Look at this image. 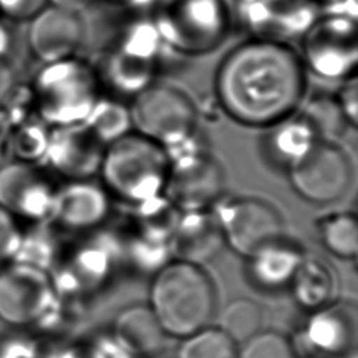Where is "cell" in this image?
I'll return each mask as SVG.
<instances>
[{"instance_id":"e0dca14e","label":"cell","mask_w":358,"mask_h":358,"mask_svg":"<svg viewBox=\"0 0 358 358\" xmlns=\"http://www.w3.org/2000/svg\"><path fill=\"white\" fill-rule=\"evenodd\" d=\"M224 239L211 210L182 211L169 242L172 259L203 266L224 246Z\"/></svg>"},{"instance_id":"d6986e66","label":"cell","mask_w":358,"mask_h":358,"mask_svg":"<svg viewBox=\"0 0 358 358\" xmlns=\"http://www.w3.org/2000/svg\"><path fill=\"white\" fill-rule=\"evenodd\" d=\"M264 130L262 152L271 166L285 173L322 138L298 110Z\"/></svg>"},{"instance_id":"5b68a950","label":"cell","mask_w":358,"mask_h":358,"mask_svg":"<svg viewBox=\"0 0 358 358\" xmlns=\"http://www.w3.org/2000/svg\"><path fill=\"white\" fill-rule=\"evenodd\" d=\"M150 14L164 46L185 57L217 50L234 25L228 0H159Z\"/></svg>"},{"instance_id":"1f68e13d","label":"cell","mask_w":358,"mask_h":358,"mask_svg":"<svg viewBox=\"0 0 358 358\" xmlns=\"http://www.w3.org/2000/svg\"><path fill=\"white\" fill-rule=\"evenodd\" d=\"M334 99L348 124L355 129L358 123V80L357 74L340 81L337 92L333 94Z\"/></svg>"},{"instance_id":"5bb4252c","label":"cell","mask_w":358,"mask_h":358,"mask_svg":"<svg viewBox=\"0 0 358 358\" xmlns=\"http://www.w3.org/2000/svg\"><path fill=\"white\" fill-rule=\"evenodd\" d=\"M105 147L85 123L50 127L42 164L66 180L98 175Z\"/></svg>"},{"instance_id":"f1b7e54d","label":"cell","mask_w":358,"mask_h":358,"mask_svg":"<svg viewBox=\"0 0 358 358\" xmlns=\"http://www.w3.org/2000/svg\"><path fill=\"white\" fill-rule=\"evenodd\" d=\"M234 341L221 329H200L182 344L178 358H235Z\"/></svg>"},{"instance_id":"277c9868","label":"cell","mask_w":358,"mask_h":358,"mask_svg":"<svg viewBox=\"0 0 358 358\" xmlns=\"http://www.w3.org/2000/svg\"><path fill=\"white\" fill-rule=\"evenodd\" d=\"M28 91L36 116L49 127L84 123L103 94L94 64L77 55L42 63Z\"/></svg>"},{"instance_id":"4dcf8cb0","label":"cell","mask_w":358,"mask_h":358,"mask_svg":"<svg viewBox=\"0 0 358 358\" xmlns=\"http://www.w3.org/2000/svg\"><path fill=\"white\" fill-rule=\"evenodd\" d=\"M21 234L22 227L20 221L0 207V267L14 259Z\"/></svg>"},{"instance_id":"ac0fdd59","label":"cell","mask_w":358,"mask_h":358,"mask_svg":"<svg viewBox=\"0 0 358 358\" xmlns=\"http://www.w3.org/2000/svg\"><path fill=\"white\" fill-rule=\"evenodd\" d=\"M306 256L303 243L287 232L267 241L248 255V273L257 284L274 288L292 281Z\"/></svg>"},{"instance_id":"9c48e42d","label":"cell","mask_w":358,"mask_h":358,"mask_svg":"<svg viewBox=\"0 0 358 358\" xmlns=\"http://www.w3.org/2000/svg\"><path fill=\"white\" fill-rule=\"evenodd\" d=\"M211 211L224 243L243 257L285 232L281 211L262 196L224 194Z\"/></svg>"},{"instance_id":"3957f363","label":"cell","mask_w":358,"mask_h":358,"mask_svg":"<svg viewBox=\"0 0 358 358\" xmlns=\"http://www.w3.org/2000/svg\"><path fill=\"white\" fill-rule=\"evenodd\" d=\"M168 173L165 148L134 130L105 147L98 171L110 197L129 207L164 194Z\"/></svg>"},{"instance_id":"44dd1931","label":"cell","mask_w":358,"mask_h":358,"mask_svg":"<svg viewBox=\"0 0 358 358\" xmlns=\"http://www.w3.org/2000/svg\"><path fill=\"white\" fill-rule=\"evenodd\" d=\"M164 333L151 308H129L119 315L116 322L119 341L136 354H148L159 348Z\"/></svg>"},{"instance_id":"83f0119b","label":"cell","mask_w":358,"mask_h":358,"mask_svg":"<svg viewBox=\"0 0 358 358\" xmlns=\"http://www.w3.org/2000/svg\"><path fill=\"white\" fill-rule=\"evenodd\" d=\"M298 112L323 138H333L348 127L331 94H315L301 105Z\"/></svg>"},{"instance_id":"8fae6325","label":"cell","mask_w":358,"mask_h":358,"mask_svg":"<svg viewBox=\"0 0 358 358\" xmlns=\"http://www.w3.org/2000/svg\"><path fill=\"white\" fill-rule=\"evenodd\" d=\"M57 189L43 164L10 159L0 166V207L20 222L50 221Z\"/></svg>"},{"instance_id":"e575fe53","label":"cell","mask_w":358,"mask_h":358,"mask_svg":"<svg viewBox=\"0 0 358 358\" xmlns=\"http://www.w3.org/2000/svg\"><path fill=\"white\" fill-rule=\"evenodd\" d=\"M322 13L345 15L357 20V0H312Z\"/></svg>"},{"instance_id":"7a4b0ae2","label":"cell","mask_w":358,"mask_h":358,"mask_svg":"<svg viewBox=\"0 0 358 358\" xmlns=\"http://www.w3.org/2000/svg\"><path fill=\"white\" fill-rule=\"evenodd\" d=\"M150 299L151 310L164 331L190 336L211 317L215 291L203 266L169 259L152 278Z\"/></svg>"},{"instance_id":"d590c367","label":"cell","mask_w":358,"mask_h":358,"mask_svg":"<svg viewBox=\"0 0 358 358\" xmlns=\"http://www.w3.org/2000/svg\"><path fill=\"white\" fill-rule=\"evenodd\" d=\"M127 13H151L159 0H103Z\"/></svg>"},{"instance_id":"9a60e30c","label":"cell","mask_w":358,"mask_h":358,"mask_svg":"<svg viewBox=\"0 0 358 358\" xmlns=\"http://www.w3.org/2000/svg\"><path fill=\"white\" fill-rule=\"evenodd\" d=\"M84 38L81 14L52 4H46L29 20L27 31L29 52L41 63L76 56Z\"/></svg>"},{"instance_id":"6da1fadb","label":"cell","mask_w":358,"mask_h":358,"mask_svg":"<svg viewBox=\"0 0 358 358\" xmlns=\"http://www.w3.org/2000/svg\"><path fill=\"white\" fill-rule=\"evenodd\" d=\"M306 73L289 42L249 36L227 52L217 66L214 96L232 122L267 129L301 108Z\"/></svg>"},{"instance_id":"ba28073f","label":"cell","mask_w":358,"mask_h":358,"mask_svg":"<svg viewBox=\"0 0 358 358\" xmlns=\"http://www.w3.org/2000/svg\"><path fill=\"white\" fill-rule=\"evenodd\" d=\"M298 52L308 73L326 80L343 81L357 74V20L338 14L319 13L299 38Z\"/></svg>"},{"instance_id":"cb8c5ba5","label":"cell","mask_w":358,"mask_h":358,"mask_svg":"<svg viewBox=\"0 0 358 358\" xmlns=\"http://www.w3.org/2000/svg\"><path fill=\"white\" fill-rule=\"evenodd\" d=\"M84 123L103 145L133 130L129 105L123 99L106 94L101 95Z\"/></svg>"},{"instance_id":"30bf717a","label":"cell","mask_w":358,"mask_h":358,"mask_svg":"<svg viewBox=\"0 0 358 358\" xmlns=\"http://www.w3.org/2000/svg\"><path fill=\"white\" fill-rule=\"evenodd\" d=\"M294 192L317 206L338 201L350 189L354 168L348 152L334 138H319L313 147L287 171Z\"/></svg>"},{"instance_id":"7402d4cb","label":"cell","mask_w":358,"mask_h":358,"mask_svg":"<svg viewBox=\"0 0 358 358\" xmlns=\"http://www.w3.org/2000/svg\"><path fill=\"white\" fill-rule=\"evenodd\" d=\"M63 242L62 232L52 221L31 222L27 228H22L20 245L13 260L50 271Z\"/></svg>"},{"instance_id":"d4e9b609","label":"cell","mask_w":358,"mask_h":358,"mask_svg":"<svg viewBox=\"0 0 358 358\" xmlns=\"http://www.w3.org/2000/svg\"><path fill=\"white\" fill-rule=\"evenodd\" d=\"M11 129L13 130L8 140L11 159L42 164L48 147L50 127L36 115H34L21 122L13 123Z\"/></svg>"},{"instance_id":"484cf974","label":"cell","mask_w":358,"mask_h":358,"mask_svg":"<svg viewBox=\"0 0 358 358\" xmlns=\"http://www.w3.org/2000/svg\"><path fill=\"white\" fill-rule=\"evenodd\" d=\"M298 298L308 303H319L329 296L333 288V274L319 257L306 255L292 277Z\"/></svg>"},{"instance_id":"4316f807","label":"cell","mask_w":358,"mask_h":358,"mask_svg":"<svg viewBox=\"0 0 358 358\" xmlns=\"http://www.w3.org/2000/svg\"><path fill=\"white\" fill-rule=\"evenodd\" d=\"M262 324V310L257 303L246 298L231 301L220 317L221 330L234 343H246L259 333Z\"/></svg>"},{"instance_id":"2e32d148","label":"cell","mask_w":358,"mask_h":358,"mask_svg":"<svg viewBox=\"0 0 358 358\" xmlns=\"http://www.w3.org/2000/svg\"><path fill=\"white\" fill-rule=\"evenodd\" d=\"M102 92L119 99L134 98L138 92L157 81L159 66L105 45L98 60L92 63Z\"/></svg>"},{"instance_id":"8992f818","label":"cell","mask_w":358,"mask_h":358,"mask_svg":"<svg viewBox=\"0 0 358 358\" xmlns=\"http://www.w3.org/2000/svg\"><path fill=\"white\" fill-rule=\"evenodd\" d=\"M165 151L169 173L164 194L180 211L211 210L225 194L227 173L204 133L197 129Z\"/></svg>"},{"instance_id":"836d02e7","label":"cell","mask_w":358,"mask_h":358,"mask_svg":"<svg viewBox=\"0 0 358 358\" xmlns=\"http://www.w3.org/2000/svg\"><path fill=\"white\" fill-rule=\"evenodd\" d=\"M17 71L7 57H0V106H3L17 90Z\"/></svg>"},{"instance_id":"74e56055","label":"cell","mask_w":358,"mask_h":358,"mask_svg":"<svg viewBox=\"0 0 358 358\" xmlns=\"http://www.w3.org/2000/svg\"><path fill=\"white\" fill-rule=\"evenodd\" d=\"M13 46V32L7 25V20L0 17V57H7Z\"/></svg>"},{"instance_id":"f546056e","label":"cell","mask_w":358,"mask_h":358,"mask_svg":"<svg viewBox=\"0 0 358 358\" xmlns=\"http://www.w3.org/2000/svg\"><path fill=\"white\" fill-rule=\"evenodd\" d=\"M241 358H292L287 340L274 333H257L245 343Z\"/></svg>"},{"instance_id":"7c38bea8","label":"cell","mask_w":358,"mask_h":358,"mask_svg":"<svg viewBox=\"0 0 358 358\" xmlns=\"http://www.w3.org/2000/svg\"><path fill=\"white\" fill-rule=\"evenodd\" d=\"M50 273L11 260L0 267V320L25 327L41 320L55 299Z\"/></svg>"},{"instance_id":"52a82bcc","label":"cell","mask_w":358,"mask_h":358,"mask_svg":"<svg viewBox=\"0 0 358 358\" xmlns=\"http://www.w3.org/2000/svg\"><path fill=\"white\" fill-rule=\"evenodd\" d=\"M133 130L168 148L199 129L193 99L180 88L154 81L129 105Z\"/></svg>"},{"instance_id":"8d00e7d4","label":"cell","mask_w":358,"mask_h":358,"mask_svg":"<svg viewBox=\"0 0 358 358\" xmlns=\"http://www.w3.org/2000/svg\"><path fill=\"white\" fill-rule=\"evenodd\" d=\"M99 1L101 0H48V4L83 14L85 10H88L90 7H92Z\"/></svg>"},{"instance_id":"d6a6232c","label":"cell","mask_w":358,"mask_h":358,"mask_svg":"<svg viewBox=\"0 0 358 358\" xmlns=\"http://www.w3.org/2000/svg\"><path fill=\"white\" fill-rule=\"evenodd\" d=\"M48 0H0V17L7 21H29Z\"/></svg>"},{"instance_id":"ffe728a7","label":"cell","mask_w":358,"mask_h":358,"mask_svg":"<svg viewBox=\"0 0 358 358\" xmlns=\"http://www.w3.org/2000/svg\"><path fill=\"white\" fill-rule=\"evenodd\" d=\"M130 208L131 213L126 224L129 229L145 239L169 245L182 211L165 194L148 199Z\"/></svg>"},{"instance_id":"4fadbf2b","label":"cell","mask_w":358,"mask_h":358,"mask_svg":"<svg viewBox=\"0 0 358 358\" xmlns=\"http://www.w3.org/2000/svg\"><path fill=\"white\" fill-rule=\"evenodd\" d=\"M113 199L101 182L90 179L66 180L59 185L52 224L69 235H84L106 225Z\"/></svg>"},{"instance_id":"603a6c76","label":"cell","mask_w":358,"mask_h":358,"mask_svg":"<svg viewBox=\"0 0 358 358\" xmlns=\"http://www.w3.org/2000/svg\"><path fill=\"white\" fill-rule=\"evenodd\" d=\"M320 245L333 256L350 260L358 253V222L350 211H331L315 224Z\"/></svg>"}]
</instances>
